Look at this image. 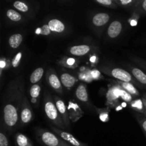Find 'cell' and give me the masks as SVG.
Here are the masks:
<instances>
[{
  "mask_svg": "<svg viewBox=\"0 0 146 146\" xmlns=\"http://www.w3.org/2000/svg\"><path fill=\"white\" fill-rule=\"evenodd\" d=\"M24 98V81L22 76H19L9 81L3 98L1 128L8 133H11L18 128Z\"/></svg>",
  "mask_w": 146,
  "mask_h": 146,
  "instance_id": "1",
  "label": "cell"
},
{
  "mask_svg": "<svg viewBox=\"0 0 146 146\" xmlns=\"http://www.w3.org/2000/svg\"><path fill=\"white\" fill-rule=\"evenodd\" d=\"M69 30V27L64 21L57 18H51L41 26L36 27L34 33L38 36L56 37L67 35Z\"/></svg>",
  "mask_w": 146,
  "mask_h": 146,
  "instance_id": "2",
  "label": "cell"
},
{
  "mask_svg": "<svg viewBox=\"0 0 146 146\" xmlns=\"http://www.w3.org/2000/svg\"><path fill=\"white\" fill-rule=\"evenodd\" d=\"M43 103H44V110L46 115L48 119L54 124V126L64 131L67 129L57 109L56 106L54 102V97L51 96L48 90H45L44 91Z\"/></svg>",
  "mask_w": 146,
  "mask_h": 146,
  "instance_id": "3",
  "label": "cell"
},
{
  "mask_svg": "<svg viewBox=\"0 0 146 146\" xmlns=\"http://www.w3.org/2000/svg\"><path fill=\"white\" fill-rule=\"evenodd\" d=\"M99 69L101 72L106 74L108 76L112 77L113 78H115V80H118V81H124V82L132 83L135 86L140 87L139 84L135 81L131 73L126 70L118 68V67H111L108 66H102L100 67Z\"/></svg>",
  "mask_w": 146,
  "mask_h": 146,
  "instance_id": "4",
  "label": "cell"
},
{
  "mask_svg": "<svg viewBox=\"0 0 146 146\" xmlns=\"http://www.w3.org/2000/svg\"><path fill=\"white\" fill-rule=\"evenodd\" d=\"M36 135L38 141L45 146H71L56 134L43 128H36Z\"/></svg>",
  "mask_w": 146,
  "mask_h": 146,
  "instance_id": "5",
  "label": "cell"
},
{
  "mask_svg": "<svg viewBox=\"0 0 146 146\" xmlns=\"http://www.w3.org/2000/svg\"><path fill=\"white\" fill-rule=\"evenodd\" d=\"M111 84L108 85L106 92V106L108 108H115L119 106L120 99H121V91L123 88L117 84L115 80L110 79Z\"/></svg>",
  "mask_w": 146,
  "mask_h": 146,
  "instance_id": "6",
  "label": "cell"
},
{
  "mask_svg": "<svg viewBox=\"0 0 146 146\" xmlns=\"http://www.w3.org/2000/svg\"><path fill=\"white\" fill-rule=\"evenodd\" d=\"M34 118V115L29 100L27 98V96H24L21 109H20L19 122L18 128H21V127L28 125L33 121Z\"/></svg>",
  "mask_w": 146,
  "mask_h": 146,
  "instance_id": "7",
  "label": "cell"
},
{
  "mask_svg": "<svg viewBox=\"0 0 146 146\" xmlns=\"http://www.w3.org/2000/svg\"><path fill=\"white\" fill-rule=\"evenodd\" d=\"M111 17L108 13L99 12L94 14L91 19V24L93 29L96 34L101 36L106 27L109 22Z\"/></svg>",
  "mask_w": 146,
  "mask_h": 146,
  "instance_id": "8",
  "label": "cell"
},
{
  "mask_svg": "<svg viewBox=\"0 0 146 146\" xmlns=\"http://www.w3.org/2000/svg\"><path fill=\"white\" fill-rule=\"evenodd\" d=\"M98 51V47L95 45L90 44H80V45H74L69 47L67 49L66 52L73 56L81 57L88 55L93 52H96Z\"/></svg>",
  "mask_w": 146,
  "mask_h": 146,
  "instance_id": "9",
  "label": "cell"
},
{
  "mask_svg": "<svg viewBox=\"0 0 146 146\" xmlns=\"http://www.w3.org/2000/svg\"><path fill=\"white\" fill-rule=\"evenodd\" d=\"M46 81L51 89L60 96L63 95V85L55 70L51 68L47 70L46 73Z\"/></svg>",
  "mask_w": 146,
  "mask_h": 146,
  "instance_id": "10",
  "label": "cell"
},
{
  "mask_svg": "<svg viewBox=\"0 0 146 146\" xmlns=\"http://www.w3.org/2000/svg\"><path fill=\"white\" fill-rule=\"evenodd\" d=\"M51 128L57 135L60 137L61 138H62L64 141H65L66 142L68 143L69 145L71 146H88L87 144L81 142L79 140L77 139L74 135H73L72 134L70 133L66 132V131H64V130H61L59 128H56L54 125H51Z\"/></svg>",
  "mask_w": 146,
  "mask_h": 146,
  "instance_id": "11",
  "label": "cell"
},
{
  "mask_svg": "<svg viewBox=\"0 0 146 146\" xmlns=\"http://www.w3.org/2000/svg\"><path fill=\"white\" fill-rule=\"evenodd\" d=\"M123 24L120 20H114L108 26L106 31V38L108 40H115L123 31Z\"/></svg>",
  "mask_w": 146,
  "mask_h": 146,
  "instance_id": "12",
  "label": "cell"
},
{
  "mask_svg": "<svg viewBox=\"0 0 146 146\" xmlns=\"http://www.w3.org/2000/svg\"><path fill=\"white\" fill-rule=\"evenodd\" d=\"M68 111V116L70 121L72 123H76L84 115V112L81 106L74 100H70L67 106Z\"/></svg>",
  "mask_w": 146,
  "mask_h": 146,
  "instance_id": "13",
  "label": "cell"
},
{
  "mask_svg": "<svg viewBox=\"0 0 146 146\" xmlns=\"http://www.w3.org/2000/svg\"><path fill=\"white\" fill-rule=\"evenodd\" d=\"M53 97H54V102H55L56 106L57 109H58V112H59L60 115L62 118L66 127L68 129L70 127V121H71L69 119L68 108L66 106L65 102H64V100H62L60 97L57 96H53Z\"/></svg>",
  "mask_w": 146,
  "mask_h": 146,
  "instance_id": "14",
  "label": "cell"
},
{
  "mask_svg": "<svg viewBox=\"0 0 146 146\" xmlns=\"http://www.w3.org/2000/svg\"><path fill=\"white\" fill-rule=\"evenodd\" d=\"M126 66L128 71L131 73V75L139 84L140 87L146 89V73L145 71L132 65H127Z\"/></svg>",
  "mask_w": 146,
  "mask_h": 146,
  "instance_id": "15",
  "label": "cell"
},
{
  "mask_svg": "<svg viewBox=\"0 0 146 146\" xmlns=\"http://www.w3.org/2000/svg\"><path fill=\"white\" fill-rule=\"evenodd\" d=\"M75 97L78 101H81L85 105L89 107L92 106V104L90 102L89 98H88L86 85L84 83H80L78 85L75 91Z\"/></svg>",
  "mask_w": 146,
  "mask_h": 146,
  "instance_id": "16",
  "label": "cell"
},
{
  "mask_svg": "<svg viewBox=\"0 0 146 146\" xmlns=\"http://www.w3.org/2000/svg\"><path fill=\"white\" fill-rule=\"evenodd\" d=\"M5 17L9 21L13 24H21L26 21V17L14 9H9L6 11Z\"/></svg>",
  "mask_w": 146,
  "mask_h": 146,
  "instance_id": "17",
  "label": "cell"
},
{
  "mask_svg": "<svg viewBox=\"0 0 146 146\" xmlns=\"http://www.w3.org/2000/svg\"><path fill=\"white\" fill-rule=\"evenodd\" d=\"M60 80L63 86L67 90H71L78 81V78L67 72H62L60 74Z\"/></svg>",
  "mask_w": 146,
  "mask_h": 146,
  "instance_id": "18",
  "label": "cell"
},
{
  "mask_svg": "<svg viewBox=\"0 0 146 146\" xmlns=\"http://www.w3.org/2000/svg\"><path fill=\"white\" fill-rule=\"evenodd\" d=\"M41 92V86L40 84H33L29 88V94L30 101L31 104L34 105L36 108H37L39 103V98Z\"/></svg>",
  "mask_w": 146,
  "mask_h": 146,
  "instance_id": "19",
  "label": "cell"
},
{
  "mask_svg": "<svg viewBox=\"0 0 146 146\" xmlns=\"http://www.w3.org/2000/svg\"><path fill=\"white\" fill-rule=\"evenodd\" d=\"M57 63H58L61 66L64 67V68L75 69V68H76L78 66L79 60L77 59L75 57L64 56L61 57L60 59H58V61H57Z\"/></svg>",
  "mask_w": 146,
  "mask_h": 146,
  "instance_id": "20",
  "label": "cell"
},
{
  "mask_svg": "<svg viewBox=\"0 0 146 146\" xmlns=\"http://www.w3.org/2000/svg\"><path fill=\"white\" fill-rule=\"evenodd\" d=\"M13 7L14 9L19 11L21 14L30 15L33 14V10L29 4L23 0H16L13 3Z\"/></svg>",
  "mask_w": 146,
  "mask_h": 146,
  "instance_id": "21",
  "label": "cell"
},
{
  "mask_svg": "<svg viewBox=\"0 0 146 146\" xmlns=\"http://www.w3.org/2000/svg\"><path fill=\"white\" fill-rule=\"evenodd\" d=\"M24 41V35L21 33H15L10 36L8 40L9 46L11 49H18Z\"/></svg>",
  "mask_w": 146,
  "mask_h": 146,
  "instance_id": "22",
  "label": "cell"
},
{
  "mask_svg": "<svg viewBox=\"0 0 146 146\" xmlns=\"http://www.w3.org/2000/svg\"><path fill=\"white\" fill-rule=\"evenodd\" d=\"M116 81L117 84H119L127 92L129 93L134 98H140L141 95H140L139 91L137 89L135 86L132 83H128V82H124V81H118V80H115Z\"/></svg>",
  "mask_w": 146,
  "mask_h": 146,
  "instance_id": "23",
  "label": "cell"
},
{
  "mask_svg": "<svg viewBox=\"0 0 146 146\" xmlns=\"http://www.w3.org/2000/svg\"><path fill=\"white\" fill-rule=\"evenodd\" d=\"M24 58H25V51L23 49L20 50L11 58L10 68H12V69H18L20 66L24 62Z\"/></svg>",
  "mask_w": 146,
  "mask_h": 146,
  "instance_id": "24",
  "label": "cell"
},
{
  "mask_svg": "<svg viewBox=\"0 0 146 146\" xmlns=\"http://www.w3.org/2000/svg\"><path fill=\"white\" fill-rule=\"evenodd\" d=\"M130 106V108H132L133 110L135 111L137 113H139L144 114L145 113L146 108L144 106L143 101L142 98H134L132 101V102L128 105Z\"/></svg>",
  "mask_w": 146,
  "mask_h": 146,
  "instance_id": "25",
  "label": "cell"
},
{
  "mask_svg": "<svg viewBox=\"0 0 146 146\" xmlns=\"http://www.w3.org/2000/svg\"><path fill=\"white\" fill-rule=\"evenodd\" d=\"M14 138L16 146H34L29 138L21 133H16Z\"/></svg>",
  "mask_w": 146,
  "mask_h": 146,
  "instance_id": "26",
  "label": "cell"
},
{
  "mask_svg": "<svg viewBox=\"0 0 146 146\" xmlns=\"http://www.w3.org/2000/svg\"><path fill=\"white\" fill-rule=\"evenodd\" d=\"M91 69L88 67H83L82 69L78 74V79L86 83L92 82L94 80L91 76Z\"/></svg>",
  "mask_w": 146,
  "mask_h": 146,
  "instance_id": "27",
  "label": "cell"
},
{
  "mask_svg": "<svg viewBox=\"0 0 146 146\" xmlns=\"http://www.w3.org/2000/svg\"><path fill=\"white\" fill-rule=\"evenodd\" d=\"M44 74V68L43 67H38L36 68L29 77V81L31 84H38Z\"/></svg>",
  "mask_w": 146,
  "mask_h": 146,
  "instance_id": "28",
  "label": "cell"
},
{
  "mask_svg": "<svg viewBox=\"0 0 146 146\" xmlns=\"http://www.w3.org/2000/svg\"><path fill=\"white\" fill-rule=\"evenodd\" d=\"M133 12L142 15L146 14V0H138L133 7Z\"/></svg>",
  "mask_w": 146,
  "mask_h": 146,
  "instance_id": "29",
  "label": "cell"
},
{
  "mask_svg": "<svg viewBox=\"0 0 146 146\" xmlns=\"http://www.w3.org/2000/svg\"><path fill=\"white\" fill-rule=\"evenodd\" d=\"M94 109L98 114L100 120L102 122H108L109 121V110H108V108H100L94 107Z\"/></svg>",
  "mask_w": 146,
  "mask_h": 146,
  "instance_id": "30",
  "label": "cell"
},
{
  "mask_svg": "<svg viewBox=\"0 0 146 146\" xmlns=\"http://www.w3.org/2000/svg\"><path fill=\"white\" fill-rule=\"evenodd\" d=\"M134 115H135V118H136L137 121L139 123L140 126L142 128L143 131L144 133V135H145L146 138V117L143 114L139 113H134Z\"/></svg>",
  "mask_w": 146,
  "mask_h": 146,
  "instance_id": "31",
  "label": "cell"
},
{
  "mask_svg": "<svg viewBox=\"0 0 146 146\" xmlns=\"http://www.w3.org/2000/svg\"><path fill=\"white\" fill-rule=\"evenodd\" d=\"M118 6L123 7H134L138 0H114Z\"/></svg>",
  "mask_w": 146,
  "mask_h": 146,
  "instance_id": "32",
  "label": "cell"
},
{
  "mask_svg": "<svg viewBox=\"0 0 146 146\" xmlns=\"http://www.w3.org/2000/svg\"><path fill=\"white\" fill-rule=\"evenodd\" d=\"M95 1L98 4H101V5L109 7V8L115 9L118 7V5H117V4L115 2L114 0H95Z\"/></svg>",
  "mask_w": 146,
  "mask_h": 146,
  "instance_id": "33",
  "label": "cell"
},
{
  "mask_svg": "<svg viewBox=\"0 0 146 146\" xmlns=\"http://www.w3.org/2000/svg\"><path fill=\"white\" fill-rule=\"evenodd\" d=\"M133 99V97L129 93L127 92L124 88H123L122 91H121V100L123 101L124 102L126 103L128 105H129V104L132 102V101Z\"/></svg>",
  "mask_w": 146,
  "mask_h": 146,
  "instance_id": "34",
  "label": "cell"
},
{
  "mask_svg": "<svg viewBox=\"0 0 146 146\" xmlns=\"http://www.w3.org/2000/svg\"><path fill=\"white\" fill-rule=\"evenodd\" d=\"M131 59L137 64L139 67H141V69L144 71L146 73V61L142 58H139L137 56H132L131 57Z\"/></svg>",
  "mask_w": 146,
  "mask_h": 146,
  "instance_id": "35",
  "label": "cell"
},
{
  "mask_svg": "<svg viewBox=\"0 0 146 146\" xmlns=\"http://www.w3.org/2000/svg\"><path fill=\"white\" fill-rule=\"evenodd\" d=\"M91 72L94 81H98V80H101L104 78V76H103L101 73V71L96 69V68H92Z\"/></svg>",
  "mask_w": 146,
  "mask_h": 146,
  "instance_id": "36",
  "label": "cell"
},
{
  "mask_svg": "<svg viewBox=\"0 0 146 146\" xmlns=\"http://www.w3.org/2000/svg\"><path fill=\"white\" fill-rule=\"evenodd\" d=\"M140 17H141V15H140V14H137V13L135 12H133V13L132 16H131V17L129 19V20H128V22H129V24H131V26L135 27V26H136L137 24H138V21L140 19Z\"/></svg>",
  "mask_w": 146,
  "mask_h": 146,
  "instance_id": "37",
  "label": "cell"
},
{
  "mask_svg": "<svg viewBox=\"0 0 146 146\" xmlns=\"http://www.w3.org/2000/svg\"><path fill=\"white\" fill-rule=\"evenodd\" d=\"M0 146H9L8 138L2 131L0 133Z\"/></svg>",
  "mask_w": 146,
  "mask_h": 146,
  "instance_id": "38",
  "label": "cell"
},
{
  "mask_svg": "<svg viewBox=\"0 0 146 146\" xmlns=\"http://www.w3.org/2000/svg\"><path fill=\"white\" fill-rule=\"evenodd\" d=\"M10 65H11V61L7 60V58L2 57L0 61V66L1 69H8L10 68Z\"/></svg>",
  "mask_w": 146,
  "mask_h": 146,
  "instance_id": "39",
  "label": "cell"
},
{
  "mask_svg": "<svg viewBox=\"0 0 146 146\" xmlns=\"http://www.w3.org/2000/svg\"><path fill=\"white\" fill-rule=\"evenodd\" d=\"M142 98H143L144 99L146 100V93H144L143 95V96H142Z\"/></svg>",
  "mask_w": 146,
  "mask_h": 146,
  "instance_id": "40",
  "label": "cell"
},
{
  "mask_svg": "<svg viewBox=\"0 0 146 146\" xmlns=\"http://www.w3.org/2000/svg\"><path fill=\"white\" fill-rule=\"evenodd\" d=\"M144 115H145V116L146 117V110H145V113H144V114H143Z\"/></svg>",
  "mask_w": 146,
  "mask_h": 146,
  "instance_id": "41",
  "label": "cell"
}]
</instances>
